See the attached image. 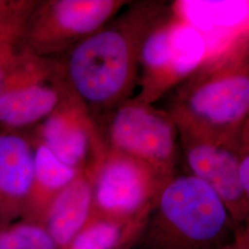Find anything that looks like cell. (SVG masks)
<instances>
[{"instance_id": "4", "label": "cell", "mask_w": 249, "mask_h": 249, "mask_svg": "<svg viewBox=\"0 0 249 249\" xmlns=\"http://www.w3.org/2000/svg\"><path fill=\"white\" fill-rule=\"evenodd\" d=\"M52 65L21 46L0 87V124L21 127L45 119L62 103Z\"/></svg>"}, {"instance_id": "3", "label": "cell", "mask_w": 249, "mask_h": 249, "mask_svg": "<svg viewBox=\"0 0 249 249\" xmlns=\"http://www.w3.org/2000/svg\"><path fill=\"white\" fill-rule=\"evenodd\" d=\"M180 107L183 119L197 135L195 140L217 142L248 116L249 75L233 69L213 72L186 89Z\"/></svg>"}, {"instance_id": "17", "label": "cell", "mask_w": 249, "mask_h": 249, "mask_svg": "<svg viewBox=\"0 0 249 249\" xmlns=\"http://www.w3.org/2000/svg\"><path fill=\"white\" fill-rule=\"evenodd\" d=\"M121 231L114 223H97L79 231L71 243V249H113Z\"/></svg>"}, {"instance_id": "18", "label": "cell", "mask_w": 249, "mask_h": 249, "mask_svg": "<svg viewBox=\"0 0 249 249\" xmlns=\"http://www.w3.org/2000/svg\"><path fill=\"white\" fill-rule=\"evenodd\" d=\"M220 249H249V227L238 228L233 240Z\"/></svg>"}, {"instance_id": "2", "label": "cell", "mask_w": 249, "mask_h": 249, "mask_svg": "<svg viewBox=\"0 0 249 249\" xmlns=\"http://www.w3.org/2000/svg\"><path fill=\"white\" fill-rule=\"evenodd\" d=\"M140 45L120 27L83 38L72 49L67 68L78 97L97 107L119 98L132 79Z\"/></svg>"}, {"instance_id": "14", "label": "cell", "mask_w": 249, "mask_h": 249, "mask_svg": "<svg viewBox=\"0 0 249 249\" xmlns=\"http://www.w3.org/2000/svg\"><path fill=\"white\" fill-rule=\"evenodd\" d=\"M35 6L33 2L8 1L0 10V87L22 46L27 20Z\"/></svg>"}, {"instance_id": "1", "label": "cell", "mask_w": 249, "mask_h": 249, "mask_svg": "<svg viewBox=\"0 0 249 249\" xmlns=\"http://www.w3.org/2000/svg\"><path fill=\"white\" fill-rule=\"evenodd\" d=\"M238 227L213 188L186 176L161 190L131 249H220Z\"/></svg>"}, {"instance_id": "5", "label": "cell", "mask_w": 249, "mask_h": 249, "mask_svg": "<svg viewBox=\"0 0 249 249\" xmlns=\"http://www.w3.org/2000/svg\"><path fill=\"white\" fill-rule=\"evenodd\" d=\"M119 6L112 0H58L32 11L24 41L36 53L53 51L68 42L99 31Z\"/></svg>"}, {"instance_id": "16", "label": "cell", "mask_w": 249, "mask_h": 249, "mask_svg": "<svg viewBox=\"0 0 249 249\" xmlns=\"http://www.w3.org/2000/svg\"><path fill=\"white\" fill-rule=\"evenodd\" d=\"M45 228L20 223L0 231V249H56Z\"/></svg>"}, {"instance_id": "9", "label": "cell", "mask_w": 249, "mask_h": 249, "mask_svg": "<svg viewBox=\"0 0 249 249\" xmlns=\"http://www.w3.org/2000/svg\"><path fill=\"white\" fill-rule=\"evenodd\" d=\"M42 144L62 161L77 170L85 160L91 144L89 120L81 107L62 102L41 126Z\"/></svg>"}, {"instance_id": "6", "label": "cell", "mask_w": 249, "mask_h": 249, "mask_svg": "<svg viewBox=\"0 0 249 249\" xmlns=\"http://www.w3.org/2000/svg\"><path fill=\"white\" fill-rule=\"evenodd\" d=\"M117 152L152 167H164L176 151V130L164 115L140 105L120 107L108 127Z\"/></svg>"}, {"instance_id": "10", "label": "cell", "mask_w": 249, "mask_h": 249, "mask_svg": "<svg viewBox=\"0 0 249 249\" xmlns=\"http://www.w3.org/2000/svg\"><path fill=\"white\" fill-rule=\"evenodd\" d=\"M35 150L25 139L0 134V203L18 206L34 184Z\"/></svg>"}, {"instance_id": "11", "label": "cell", "mask_w": 249, "mask_h": 249, "mask_svg": "<svg viewBox=\"0 0 249 249\" xmlns=\"http://www.w3.org/2000/svg\"><path fill=\"white\" fill-rule=\"evenodd\" d=\"M92 196L88 180L78 176L53 197L45 230L57 247L71 244L81 230L89 215Z\"/></svg>"}, {"instance_id": "8", "label": "cell", "mask_w": 249, "mask_h": 249, "mask_svg": "<svg viewBox=\"0 0 249 249\" xmlns=\"http://www.w3.org/2000/svg\"><path fill=\"white\" fill-rule=\"evenodd\" d=\"M187 160L193 176L213 188L240 228L249 212V196L241 187L238 157L221 142L194 140L187 149Z\"/></svg>"}, {"instance_id": "15", "label": "cell", "mask_w": 249, "mask_h": 249, "mask_svg": "<svg viewBox=\"0 0 249 249\" xmlns=\"http://www.w3.org/2000/svg\"><path fill=\"white\" fill-rule=\"evenodd\" d=\"M77 177V170L64 164L40 143L35 151L34 184L29 199L39 193H54L56 196Z\"/></svg>"}, {"instance_id": "19", "label": "cell", "mask_w": 249, "mask_h": 249, "mask_svg": "<svg viewBox=\"0 0 249 249\" xmlns=\"http://www.w3.org/2000/svg\"><path fill=\"white\" fill-rule=\"evenodd\" d=\"M238 177L240 185L245 193L249 196V156L244 155V157L239 160L238 165Z\"/></svg>"}, {"instance_id": "13", "label": "cell", "mask_w": 249, "mask_h": 249, "mask_svg": "<svg viewBox=\"0 0 249 249\" xmlns=\"http://www.w3.org/2000/svg\"><path fill=\"white\" fill-rule=\"evenodd\" d=\"M206 52L204 38L187 22L170 26L169 66L167 81L185 78L202 62Z\"/></svg>"}, {"instance_id": "12", "label": "cell", "mask_w": 249, "mask_h": 249, "mask_svg": "<svg viewBox=\"0 0 249 249\" xmlns=\"http://www.w3.org/2000/svg\"><path fill=\"white\" fill-rule=\"evenodd\" d=\"M180 9L187 24L201 33L229 30L242 24L249 17L248 1L187 0Z\"/></svg>"}, {"instance_id": "7", "label": "cell", "mask_w": 249, "mask_h": 249, "mask_svg": "<svg viewBox=\"0 0 249 249\" xmlns=\"http://www.w3.org/2000/svg\"><path fill=\"white\" fill-rule=\"evenodd\" d=\"M152 188V166L116 152L99 170L94 199L99 208L107 213L127 215L142 208Z\"/></svg>"}]
</instances>
